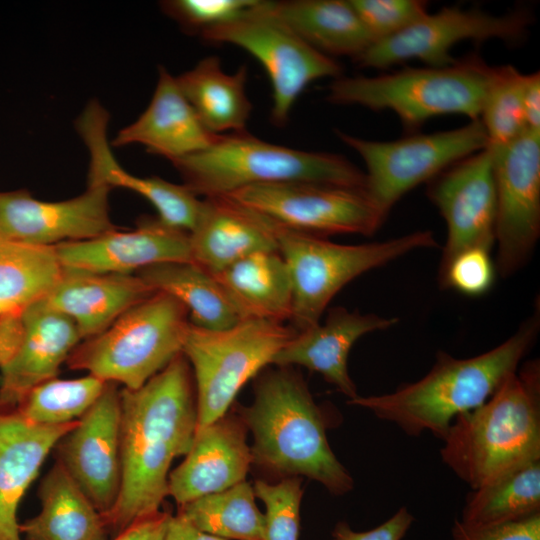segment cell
Masks as SVG:
<instances>
[{
    "label": "cell",
    "instance_id": "484cf974",
    "mask_svg": "<svg viewBox=\"0 0 540 540\" xmlns=\"http://www.w3.org/2000/svg\"><path fill=\"white\" fill-rule=\"evenodd\" d=\"M77 421L36 425L16 412L0 413V540H22L19 504L50 451Z\"/></svg>",
    "mask_w": 540,
    "mask_h": 540
},
{
    "label": "cell",
    "instance_id": "5b68a950",
    "mask_svg": "<svg viewBox=\"0 0 540 540\" xmlns=\"http://www.w3.org/2000/svg\"><path fill=\"white\" fill-rule=\"evenodd\" d=\"M170 162L184 185L205 198L291 181L365 189V173L341 155L275 145L246 130L220 134L205 150Z\"/></svg>",
    "mask_w": 540,
    "mask_h": 540
},
{
    "label": "cell",
    "instance_id": "83f0119b",
    "mask_svg": "<svg viewBox=\"0 0 540 540\" xmlns=\"http://www.w3.org/2000/svg\"><path fill=\"white\" fill-rule=\"evenodd\" d=\"M41 509L19 526L25 540H107L102 514L59 461L39 486Z\"/></svg>",
    "mask_w": 540,
    "mask_h": 540
},
{
    "label": "cell",
    "instance_id": "cb8c5ba5",
    "mask_svg": "<svg viewBox=\"0 0 540 540\" xmlns=\"http://www.w3.org/2000/svg\"><path fill=\"white\" fill-rule=\"evenodd\" d=\"M154 292L137 274L63 271L61 279L41 301L68 317L83 341L103 332Z\"/></svg>",
    "mask_w": 540,
    "mask_h": 540
},
{
    "label": "cell",
    "instance_id": "74e56055",
    "mask_svg": "<svg viewBox=\"0 0 540 540\" xmlns=\"http://www.w3.org/2000/svg\"><path fill=\"white\" fill-rule=\"evenodd\" d=\"M258 0H167L160 6L188 34L202 35L246 14Z\"/></svg>",
    "mask_w": 540,
    "mask_h": 540
},
{
    "label": "cell",
    "instance_id": "603a6c76",
    "mask_svg": "<svg viewBox=\"0 0 540 540\" xmlns=\"http://www.w3.org/2000/svg\"><path fill=\"white\" fill-rule=\"evenodd\" d=\"M220 134L208 131L181 93L174 76L164 67L153 97L136 121L121 129L112 146L141 144L169 161L205 150Z\"/></svg>",
    "mask_w": 540,
    "mask_h": 540
},
{
    "label": "cell",
    "instance_id": "44dd1931",
    "mask_svg": "<svg viewBox=\"0 0 540 540\" xmlns=\"http://www.w3.org/2000/svg\"><path fill=\"white\" fill-rule=\"evenodd\" d=\"M25 330L12 359L0 369V413H12L35 386L56 378L82 341L74 323L41 300L22 309Z\"/></svg>",
    "mask_w": 540,
    "mask_h": 540
},
{
    "label": "cell",
    "instance_id": "ee69618b",
    "mask_svg": "<svg viewBox=\"0 0 540 540\" xmlns=\"http://www.w3.org/2000/svg\"><path fill=\"white\" fill-rule=\"evenodd\" d=\"M523 105L527 129L540 131V74L538 71L526 75Z\"/></svg>",
    "mask_w": 540,
    "mask_h": 540
},
{
    "label": "cell",
    "instance_id": "ac0fdd59",
    "mask_svg": "<svg viewBox=\"0 0 540 540\" xmlns=\"http://www.w3.org/2000/svg\"><path fill=\"white\" fill-rule=\"evenodd\" d=\"M54 247L67 272L136 274L159 263L191 261L189 233L167 226L158 218L143 219L130 231L116 228L91 239Z\"/></svg>",
    "mask_w": 540,
    "mask_h": 540
},
{
    "label": "cell",
    "instance_id": "7402d4cb",
    "mask_svg": "<svg viewBox=\"0 0 540 540\" xmlns=\"http://www.w3.org/2000/svg\"><path fill=\"white\" fill-rule=\"evenodd\" d=\"M397 317L349 311L333 307L323 323L297 332L274 356L272 365L302 366L323 376L349 400L358 396L348 372V356L355 342L374 331L394 326Z\"/></svg>",
    "mask_w": 540,
    "mask_h": 540
},
{
    "label": "cell",
    "instance_id": "277c9868",
    "mask_svg": "<svg viewBox=\"0 0 540 540\" xmlns=\"http://www.w3.org/2000/svg\"><path fill=\"white\" fill-rule=\"evenodd\" d=\"M442 461L472 490L540 460V365L526 362L479 407L457 416Z\"/></svg>",
    "mask_w": 540,
    "mask_h": 540
},
{
    "label": "cell",
    "instance_id": "8992f818",
    "mask_svg": "<svg viewBox=\"0 0 540 540\" xmlns=\"http://www.w3.org/2000/svg\"><path fill=\"white\" fill-rule=\"evenodd\" d=\"M479 55L470 54L441 67H407L382 75L336 78L328 101L390 110L410 131L432 117L461 114L477 120L494 77Z\"/></svg>",
    "mask_w": 540,
    "mask_h": 540
},
{
    "label": "cell",
    "instance_id": "5bb4252c",
    "mask_svg": "<svg viewBox=\"0 0 540 540\" xmlns=\"http://www.w3.org/2000/svg\"><path fill=\"white\" fill-rule=\"evenodd\" d=\"M492 152L496 269L508 277L529 260L540 236V131L527 129Z\"/></svg>",
    "mask_w": 540,
    "mask_h": 540
},
{
    "label": "cell",
    "instance_id": "d590c367",
    "mask_svg": "<svg viewBox=\"0 0 540 540\" xmlns=\"http://www.w3.org/2000/svg\"><path fill=\"white\" fill-rule=\"evenodd\" d=\"M525 78L511 65L496 66L479 118L488 146L505 145L527 130L523 105Z\"/></svg>",
    "mask_w": 540,
    "mask_h": 540
},
{
    "label": "cell",
    "instance_id": "1f68e13d",
    "mask_svg": "<svg viewBox=\"0 0 540 540\" xmlns=\"http://www.w3.org/2000/svg\"><path fill=\"white\" fill-rule=\"evenodd\" d=\"M62 275L54 246L0 239V314L42 300Z\"/></svg>",
    "mask_w": 540,
    "mask_h": 540
},
{
    "label": "cell",
    "instance_id": "4316f807",
    "mask_svg": "<svg viewBox=\"0 0 540 540\" xmlns=\"http://www.w3.org/2000/svg\"><path fill=\"white\" fill-rule=\"evenodd\" d=\"M241 319L289 323L293 292L277 250L248 255L214 274Z\"/></svg>",
    "mask_w": 540,
    "mask_h": 540
},
{
    "label": "cell",
    "instance_id": "2e32d148",
    "mask_svg": "<svg viewBox=\"0 0 540 540\" xmlns=\"http://www.w3.org/2000/svg\"><path fill=\"white\" fill-rule=\"evenodd\" d=\"M59 461L97 510L108 512L121 484V400L117 384L103 393L55 446Z\"/></svg>",
    "mask_w": 540,
    "mask_h": 540
},
{
    "label": "cell",
    "instance_id": "bcb514c9",
    "mask_svg": "<svg viewBox=\"0 0 540 540\" xmlns=\"http://www.w3.org/2000/svg\"><path fill=\"white\" fill-rule=\"evenodd\" d=\"M0 381H1V376H0Z\"/></svg>",
    "mask_w": 540,
    "mask_h": 540
},
{
    "label": "cell",
    "instance_id": "f546056e",
    "mask_svg": "<svg viewBox=\"0 0 540 540\" xmlns=\"http://www.w3.org/2000/svg\"><path fill=\"white\" fill-rule=\"evenodd\" d=\"M203 126L214 134L245 131L252 111L246 95L247 67L228 74L218 57L209 56L175 77Z\"/></svg>",
    "mask_w": 540,
    "mask_h": 540
},
{
    "label": "cell",
    "instance_id": "30bf717a",
    "mask_svg": "<svg viewBox=\"0 0 540 540\" xmlns=\"http://www.w3.org/2000/svg\"><path fill=\"white\" fill-rule=\"evenodd\" d=\"M337 135L363 159L365 191L385 216L407 192L488 146L480 119L392 141L367 140L341 131Z\"/></svg>",
    "mask_w": 540,
    "mask_h": 540
},
{
    "label": "cell",
    "instance_id": "f6af8a7d",
    "mask_svg": "<svg viewBox=\"0 0 540 540\" xmlns=\"http://www.w3.org/2000/svg\"><path fill=\"white\" fill-rule=\"evenodd\" d=\"M164 540H227L202 532L189 523L180 513L170 517Z\"/></svg>",
    "mask_w": 540,
    "mask_h": 540
},
{
    "label": "cell",
    "instance_id": "7a4b0ae2",
    "mask_svg": "<svg viewBox=\"0 0 540 540\" xmlns=\"http://www.w3.org/2000/svg\"><path fill=\"white\" fill-rule=\"evenodd\" d=\"M536 309L493 349L462 359L439 351L430 371L418 381L383 395H358L348 404L372 411L408 435L430 431L443 440L457 416L486 402L518 370L539 333V307Z\"/></svg>",
    "mask_w": 540,
    "mask_h": 540
},
{
    "label": "cell",
    "instance_id": "9a60e30c",
    "mask_svg": "<svg viewBox=\"0 0 540 540\" xmlns=\"http://www.w3.org/2000/svg\"><path fill=\"white\" fill-rule=\"evenodd\" d=\"M427 196L447 227L439 271L466 249L491 250L495 244L496 193L488 146L429 181Z\"/></svg>",
    "mask_w": 540,
    "mask_h": 540
},
{
    "label": "cell",
    "instance_id": "6da1fadb",
    "mask_svg": "<svg viewBox=\"0 0 540 540\" xmlns=\"http://www.w3.org/2000/svg\"><path fill=\"white\" fill-rule=\"evenodd\" d=\"M120 400L121 484L113 507L102 514L114 536L160 511L171 463L192 447L197 405L188 361L179 354L140 388H122Z\"/></svg>",
    "mask_w": 540,
    "mask_h": 540
},
{
    "label": "cell",
    "instance_id": "4dcf8cb0",
    "mask_svg": "<svg viewBox=\"0 0 540 540\" xmlns=\"http://www.w3.org/2000/svg\"><path fill=\"white\" fill-rule=\"evenodd\" d=\"M136 274L154 291L178 300L194 326L223 330L242 320L214 275L191 261L159 263Z\"/></svg>",
    "mask_w": 540,
    "mask_h": 540
},
{
    "label": "cell",
    "instance_id": "f35d334b",
    "mask_svg": "<svg viewBox=\"0 0 540 540\" xmlns=\"http://www.w3.org/2000/svg\"><path fill=\"white\" fill-rule=\"evenodd\" d=\"M375 41L393 36L428 13L419 0H349Z\"/></svg>",
    "mask_w": 540,
    "mask_h": 540
},
{
    "label": "cell",
    "instance_id": "9c48e42d",
    "mask_svg": "<svg viewBox=\"0 0 540 540\" xmlns=\"http://www.w3.org/2000/svg\"><path fill=\"white\" fill-rule=\"evenodd\" d=\"M297 331L288 323L243 319L223 330L189 324L182 354L194 379L197 428L228 411L242 386L272 363Z\"/></svg>",
    "mask_w": 540,
    "mask_h": 540
},
{
    "label": "cell",
    "instance_id": "60d3db41",
    "mask_svg": "<svg viewBox=\"0 0 540 540\" xmlns=\"http://www.w3.org/2000/svg\"><path fill=\"white\" fill-rule=\"evenodd\" d=\"M453 540H540V513L501 524L468 527L458 519L452 528Z\"/></svg>",
    "mask_w": 540,
    "mask_h": 540
},
{
    "label": "cell",
    "instance_id": "e575fe53",
    "mask_svg": "<svg viewBox=\"0 0 540 540\" xmlns=\"http://www.w3.org/2000/svg\"><path fill=\"white\" fill-rule=\"evenodd\" d=\"M108 382L93 375L53 378L31 389L14 412L36 425H59L79 420L98 400Z\"/></svg>",
    "mask_w": 540,
    "mask_h": 540
},
{
    "label": "cell",
    "instance_id": "8fae6325",
    "mask_svg": "<svg viewBox=\"0 0 540 540\" xmlns=\"http://www.w3.org/2000/svg\"><path fill=\"white\" fill-rule=\"evenodd\" d=\"M210 43L232 44L246 50L266 70L272 84L273 106L270 120L286 124L290 111L302 91L313 81L338 78L342 67L302 40L259 3L243 16L204 32Z\"/></svg>",
    "mask_w": 540,
    "mask_h": 540
},
{
    "label": "cell",
    "instance_id": "ba28073f",
    "mask_svg": "<svg viewBox=\"0 0 540 540\" xmlns=\"http://www.w3.org/2000/svg\"><path fill=\"white\" fill-rule=\"evenodd\" d=\"M190 324L186 308L155 291L100 334L81 341L66 364L105 382L137 389L182 353Z\"/></svg>",
    "mask_w": 540,
    "mask_h": 540
},
{
    "label": "cell",
    "instance_id": "e0dca14e",
    "mask_svg": "<svg viewBox=\"0 0 540 540\" xmlns=\"http://www.w3.org/2000/svg\"><path fill=\"white\" fill-rule=\"evenodd\" d=\"M111 188L88 184L64 201H42L25 189L0 192V239L39 246L94 238L117 227L109 212Z\"/></svg>",
    "mask_w": 540,
    "mask_h": 540
},
{
    "label": "cell",
    "instance_id": "d4e9b609",
    "mask_svg": "<svg viewBox=\"0 0 540 540\" xmlns=\"http://www.w3.org/2000/svg\"><path fill=\"white\" fill-rule=\"evenodd\" d=\"M189 233L191 262L217 274L236 261L277 244L266 218L228 196L208 197Z\"/></svg>",
    "mask_w": 540,
    "mask_h": 540
},
{
    "label": "cell",
    "instance_id": "4fadbf2b",
    "mask_svg": "<svg viewBox=\"0 0 540 540\" xmlns=\"http://www.w3.org/2000/svg\"><path fill=\"white\" fill-rule=\"evenodd\" d=\"M531 21L529 12L521 9L494 15L480 8L443 7L395 35L373 42L354 60L361 67L378 69L410 59L432 67L446 66L456 60L451 55L456 44L490 39L515 44L526 36Z\"/></svg>",
    "mask_w": 540,
    "mask_h": 540
},
{
    "label": "cell",
    "instance_id": "ffe728a7",
    "mask_svg": "<svg viewBox=\"0 0 540 540\" xmlns=\"http://www.w3.org/2000/svg\"><path fill=\"white\" fill-rule=\"evenodd\" d=\"M247 427L238 414H225L196 430L183 462L170 472L168 495L179 506L245 480L252 464Z\"/></svg>",
    "mask_w": 540,
    "mask_h": 540
},
{
    "label": "cell",
    "instance_id": "8d00e7d4",
    "mask_svg": "<svg viewBox=\"0 0 540 540\" xmlns=\"http://www.w3.org/2000/svg\"><path fill=\"white\" fill-rule=\"evenodd\" d=\"M253 491L266 506L263 540H298L301 477H285L277 483L256 480Z\"/></svg>",
    "mask_w": 540,
    "mask_h": 540
},
{
    "label": "cell",
    "instance_id": "7c38bea8",
    "mask_svg": "<svg viewBox=\"0 0 540 540\" xmlns=\"http://www.w3.org/2000/svg\"><path fill=\"white\" fill-rule=\"evenodd\" d=\"M224 196L285 228L320 237L372 235L386 218L364 188L291 181L253 185Z\"/></svg>",
    "mask_w": 540,
    "mask_h": 540
},
{
    "label": "cell",
    "instance_id": "d6a6232c",
    "mask_svg": "<svg viewBox=\"0 0 540 540\" xmlns=\"http://www.w3.org/2000/svg\"><path fill=\"white\" fill-rule=\"evenodd\" d=\"M540 513V460L472 490L459 520L484 527Z\"/></svg>",
    "mask_w": 540,
    "mask_h": 540
},
{
    "label": "cell",
    "instance_id": "3957f363",
    "mask_svg": "<svg viewBox=\"0 0 540 540\" xmlns=\"http://www.w3.org/2000/svg\"><path fill=\"white\" fill-rule=\"evenodd\" d=\"M238 413L253 434L252 463L280 476L308 477L333 495L353 488L352 477L328 443L322 410L292 367L261 373L253 403Z\"/></svg>",
    "mask_w": 540,
    "mask_h": 540
},
{
    "label": "cell",
    "instance_id": "f1b7e54d",
    "mask_svg": "<svg viewBox=\"0 0 540 540\" xmlns=\"http://www.w3.org/2000/svg\"><path fill=\"white\" fill-rule=\"evenodd\" d=\"M268 11L307 44L353 60L374 42L349 0L267 1Z\"/></svg>",
    "mask_w": 540,
    "mask_h": 540
},
{
    "label": "cell",
    "instance_id": "ab89813d",
    "mask_svg": "<svg viewBox=\"0 0 540 540\" xmlns=\"http://www.w3.org/2000/svg\"><path fill=\"white\" fill-rule=\"evenodd\" d=\"M495 269L489 250L466 249L439 271L440 286L468 296H480L493 285Z\"/></svg>",
    "mask_w": 540,
    "mask_h": 540
},
{
    "label": "cell",
    "instance_id": "52a82bcc",
    "mask_svg": "<svg viewBox=\"0 0 540 540\" xmlns=\"http://www.w3.org/2000/svg\"><path fill=\"white\" fill-rule=\"evenodd\" d=\"M267 221L290 276L293 306L288 324L297 332L318 324L335 295L360 275L412 251L438 246L429 230L345 245Z\"/></svg>",
    "mask_w": 540,
    "mask_h": 540
},
{
    "label": "cell",
    "instance_id": "7bdbcfd3",
    "mask_svg": "<svg viewBox=\"0 0 540 540\" xmlns=\"http://www.w3.org/2000/svg\"><path fill=\"white\" fill-rule=\"evenodd\" d=\"M171 514L158 511L139 518L114 536L112 540H164Z\"/></svg>",
    "mask_w": 540,
    "mask_h": 540
},
{
    "label": "cell",
    "instance_id": "d6986e66",
    "mask_svg": "<svg viewBox=\"0 0 540 540\" xmlns=\"http://www.w3.org/2000/svg\"><path fill=\"white\" fill-rule=\"evenodd\" d=\"M108 112L101 107L85 109L75 126L89 151L88 184L131 190L149 201L158 220L167 226L190 233L197 225L204 201L184 184L159 177H138L127 172L115 159L107 138Z\"/></svg>",
    "mask_w": 540,
    "mask_h": 540
},
{
    "label": "cell",
    "instance_id": "836d02e7",
    "mask_svg": "<svg viewBox=\"0 0 540 540\" xmlns=\"http://www.w3.org/2000/svg\"><path fill=\"white\" fill-rule=\"evenodd\" d=\"M178 513L198 530L220 538L263 540L264 515L245 480L179 506Z\"/></svg>",
    "mask_w": 540,
    "mask_h": 540
},
{
    "label": "cell",
    "instance_id": "b9f144b4",
    "mask_svg": "<svg viewBox=\"0 0 540 540\" xmlns=\"http://www.w3.org/2000/svg\"><path fill=\"white\" fill-rule=\"evenodd\" d=\"M413 521L408 509L401 507L387 521L366 532H355L347 523L339 522L334 528L333 540H401Z\"/></svg>",
    "mask_w": 540,
    "mask_h": 540
}]
</instances>
